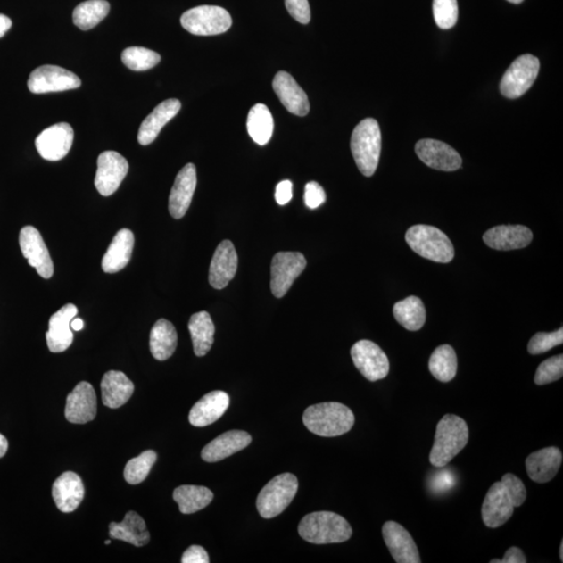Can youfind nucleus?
Segmentation results:
<instances>
[{
  "mask_svg": "<svg viewBox=\"0 0 563 563\" xmlns=\"http://www.w3.org/2000/svg\"><path fill=\"white\" fill-rule=\"evenodd\" d=\"M302 422L314 435L336 437L351 431L355 424V416L348 406L337 402H327L308 407Z\"/></svg>",
  "mask_w": 563,
  "mask_h": 563,
  "instance_id": "obj_1",
  "label": "nucleus"
},
{
  "mask_svg": "<svg viewBox=\"0 0 563 563\" xmlns=\"http://www.w3.org/2000/svg\"><path fill=\"white\" fill-rule=\"evenodd\" d=\"M468 426L463 418L447 414L436 426L435 443L430 453L433 467L444 468L466 448L468 443Z\"/></svg>",
  "mask_w": 563,
  "mask_h": 563,
  "instance_id": "obj_2",
  "label": "nucleus"
},
{
  "mask_svg": "<svg viewBox=\"0 0 563 563\" xmlns=\"http://www.w3.org/2000/svg\"><path fill=\"white\" fill-rule=\"evenodd\" d=\"M299 534L315 544L340 543L349 541L352 534L351 525L342 516L331 511L310 513L302 519Z\"/></svg>",
  "mask_w": 563,
  "mask_h": 563,
  "instance_id": "obj_3",
  "label": "nucleus"
},
{
  "mask_svg": "<svg viewBox=\"0 0 563 563\" xmlns=\"http://www.w3.org/2000/svg\"><path fill=\"white\" fill-rule=\"evenodd\" d=\"M382 137L378 121L374 119L362 120L352 134L351 150L359 170L365 177H371L378 169Z\"/></svg>",
  "mask_w": 563,
  "mask_h": 563,
  "instance_id": "obj_4",
  "label": "nucleus"
},
{
  "mask_svg": "<svg viewBox=\"0 0 563 563\" xmlns=\"http://www.w3.org/2000/svg\"><path fill=\"white\" fill-rule=\"evenodd\" d=\"M408 245L420 257L438 263H449L454 259L453 244L443 232L432 226H413L406 233Z\"/></svg>",
  "mask_w": 563,
  "mask_h": 563,
  "instance_id": "obj_5",
  "label": "nucleus"
},
{
  "mask_svg": "<svg viewBox=\"0 0 563 563\" xmlns=\"http://www.w3.org/2000/svg\"><path fill=\"white\" fill-rule=\"evenodd\" d=\"M299 490V481L294 475H277L266 484L257 498V509L264 518L276 517L287 509Z\"/></svg>",
  "mask_w": 563,
  "mask_h": 563,
  "instance_id": "obj_6",
  "label": "nucleus"
},
{
  "mask_svg": "<svg viewBox=\"0 0 563 563\" xmlns=\"http://www.w3.org/2000/svg\"><path fill=\"white\" fill-rule=\"evenodd\" d=\"M232 17L224 8L216 5H201L181 17L182 27L196 36H213L228 32L232 27Z\"/></svg>",
  "mask_w": 563,
  "mask_h": 563,
  "instance_id": "obj_7",
  "label": "nucleus"
},
{
  "mask_svg": "<svg viewBox=\"0 0 563 563\" xmlns=\"http://www.w3.org/2000/svg\"><path fill=\"white\" fill-rule=\"evenodd\" d=\"M538 71L540 60L529 54L521 55L513 62L501 80V93L510 100L521 97L534 84Z\"/></svg>",
  "mask_w": 563,
  "mask_h": 563,
  "instance_id": "obj_8",
  "label": "nucleus"
},
{
  "mask_svg": "<svg viewBox=\"0 0 563 563\" xmlns=\"http://www.w3.org/2000/svg\"><path fill=\"white\" fill-rule=\"evenodd\" d=\"M307 266L306 258L299 252H280L271 261V293L283 298Z\"/></svg>",
  "mask_w": 563,
  "mask_h": 563,
  "instance_id": "obj_9",
  "label": "nucleus"
},
{
  "mask_svg": "<svg viewBox=\"0 0 563 563\" xmlns=\"http://www.w3.org/2000/svg\"><path fill=\"white\" fill-rule=\"evenodd\" d=\"M351 356L365 379L376 382L386 378L389 360L378 344L369 340H360L352 346Z\"/></svg>",
  "mask_w": 563,
  "mask_h": 563,
  "instance_id": "obj_10",
  "label": "nucleus"
},
{
  "mask_svg": "<svg viewBox=\"0 0 563 563\" xmlns=\"http://www.w3.org/2000/svg\"><path fill=\"white\" fill-rule=\"evenodd\" d=\"M80 85L82 82L77 74L54 65L37 68L30 74L28 82L29 91L35 95L77 89Z\"/></svg>",
  "mask_w": 563,
  "mask_h": 563,
  "instance_id": "obj_11",
  "label": "nucleus"
},
{
  "mask_svg": "<svg viewBox=\"0 0 563 563\" xmlns=\"http://www.w3.org/2000/svg\"><path fill=\"white\" fill-rule=\"evenodd\" d=\"M128 163L120 153L108 151L100 154L97 160L95 187L103 196H110L120 188L128 175Z\"/></svg>",
  "mask_w": 563,
  "mask_h": 563,
  "instance_id": "obj_12",
  "label": "nucleus"
},
{
  "mask_svg": "<svg viewBox=\"0 0 563 563\" xmlns=\"http://www.w3.org/2000/svg\"><path fill=\"white\" fill-rule=\"evenodd\" d=\"M20 244L29 264L33 266L43 278H51L54 275V263L40 232L32 226L22 228Z\"/></svg>",
  "mask_w": 563,
  "mask_h": 563,
  "instance_id": "obj_13",
  "label": "nucleus"
},
{
  "mask_svg": "<svg viewBox=\"0 0 563 563\" xmlns=\"http://www.w3.org/2000/svg\"><path fill=\"white\" fill-rule=\"evenodd\" d=\"M509 491L502 481L496 482L486 493L482 505V519L488 528H498L509 522L515 512Z\"/></svg>",
  "mask_w": 563,
  "mask_h": 563,
  "instance_id": "obj_14",
  "label": "nucleus"
},
{
  "mask_svg": "<svg viewBox=\"0 0 563 563\" xmlns=\"http://www.w3.org/2000/svg\"><path fill=\"white\" fill-rule=\"evenodd\" d=\"M73 128L66 122L49 127L36 138L37 151L43 159L60 161L67 156L73 144Z\"/></svg>",
  "mask_w": 563,
  "mask_h": 563,
  "instance_id": "obj_15",
  "label": "nucleus"
},
{
  "mask_svg": "<svg viewBox=\"0 0 563 563\" xmlns=\"http://www.w3.org/2000/svg\"><path fill=\"white\" fill-rule=\"evenodd\" d=\"M97 413V399L95 388L88 382H80L68 394L65 417L72 424H87L95 419Z\"/></svg>",
  "mask_w": 563,
  "mask_h": 563,
  "instance_id": "obj_16",
  "label": "nucleus"
},
{
  "mask_svg": "<svg viewBox=\"0 0 563 563\" xmlns=\"http://www.w3.org/2000/svg\"><path fill=\"white\" fill-rule=\"evenodd\" d=\"M416 153L426 165L437 170L455 171L460 170L462 164L460 154L442 141L420 140L416 145Z\"/></svg>",
  "mask_w": 563,
  "mask_h": 563,
  "instance_id": "obj_17",
  "label": "nucleus"
},
{
  "mask_svg": "<svg viewBox=\"0 0 563 563\" xmlns=\"http://www.w3.org/2000/svg\"><path fill=\"white\" fill-rule=\"evenodd\" d=\"M382 534L395 562H422L416 542L403 526L393 521L386 522L383 525Z\"/></svg>",
  "mask_w": 563,
  "mask_h": 563,
  "instance_id": "obj_18",
  "label": "nucleus"
},
{
  "mask_svg": "<svg viewBox=\"0 0 563 563\" xmlns=\"http://www.w3.org/2000/svg\"><path fill=\"white\" fill-rule=\"evenodd\" d=\"M238 268V256L230 240H224L216 249L209 269V282L215 289H224Z\"/></svg>",
  "mask_w": 563,
  "mask_h": 563,
  "instance_id": "obj_19",
  "label": "nucleus"
},
{
  "mask_svg": "<svg viewBox=\"0 0 563 563\" xmlns=\"http://www.w3.org/2000/svg\"><path fill=\"white\" fill-rule=\"evenodd\" d=\"M196 169L189 163L178 173L170 195V213L173 219H181L187 213L196 188Z\"/></svg>",
  "mask_w": 563,
  "mask_h": 563,
  "instance_id": "obj_20",
  "label": "nucleus"
},
{
  "mask_svg": "<svg viewBox=\"0 0 563 563\" xmlns=\"http://www.w3.org/2000/svg\"><path fill=\"white\" fill-rule=\"evenodd\" d=\"M272 88H274L278 100L290 113L306 116L310 111V103H309L305 91L301 88L288 72L278 71L274 82H272Z\"/></svg>",
  "mask_w": 563,
  "mask_h": 563,
  "instance_id": "obj_21",
  "label": "nucleus"
},
{
  "mask_svg": "<svg viewBox=\"0 0 563 563\" xmlns=\"http://www.w3.org/2000/svg\"><path fill=\"white\" fill-rule=\"evenodd\" d=\"M78 308L73 304H67L58 312L52 315L49 319V327L46 333V342L49 351L62 352L72 344L73 333L71 331V320L77 317Z\"/></svg>",
  "mask_w": 563,
  "mask_h": 563,
  "instance_id": "obj_22",
  "label": "nucleus"
},
{
  "mask_svg": "<svg viewBox=\"0 0 563 563\" xmlns=\"http://www.w3.org/2000/svg\"><path fill=\"white\" fill-rule=\"evenodd\" d=\"M562 463V451L556 447L544 448L530 454L526 460L529 478L536 484H548L555 478Z\"/></svg>",
  "mask_w": 563,
  "mask_h": 563,
  "instance_id": "obj_23",
  "label": "nucleus"
},
{
  "mask_svg": "<svg viewBox=\"0 0 563 563\" xmlns=\"http://www.w3.org/2000/svg\"><path fill=\"white\" fill-rule=\"evenodd\" d=\"M534 239V234L524 226H499L484 235V243L497 251L524 249Z\"/></svg>",
  "mask_w": 563,
  "mask_h": 563,
  "instance_id": "obj_24",
  "label": "nucleus"
},
{
  "mask_svg": "<svg viewBox=\"0 0 563 563\" xmlns=\"http://www.w3.org/2000/svg\"><path fill=\"white\" fill-rule=\"evenodd\" d=\"M85 497V487L79 476L73 472L62 474L53 485V498L62 512L78 509Z\"/></svg>",
  "mask_w": 563,
  "mask_h": 563,
  "instance_id": "obj_25",
  "label": "nucleus"
},
{
  "mask_svg": "<svg viewBox=\"0 0 563 563\" xmlns=\"http://www.w3.org/2000/svg\"><path fill=\"white\" fill-rule=\"evenodd\" d=\"M230 405V397L225 392L215 391L203 395L189 413V422L195 426H207L219 420Z\"/></svg>",
  "mask_w": 563,
  "mask_h": 563,
  "instance_id": "obj_26",
  "label": "nucleus"
},
{
  "mask_svg": "<svg viewBox=\"0 0 563 563\" xmlns=\"http://www.w3.org/2000/svg\"><path fill=\"white\" fill-rule=\"evenodd\" d=\"M251 442L252 437L245 431H228L209 443L202 451V458L207 462L224 460L227 457L249 447Z\"/></svg>",
  "mask_w": 563,
  "mask_h": 563,
  "instance_id": "obj_27",
  "label": "nucleus"
},
{
  "mask_svg": "<svg viewBox=\"0 0 563 563\" xmlns=\"http://www.w3.org/2000/svg\"><path fill=\"white\" fill-rule=\"evenodd\" d=\"M181 107V102L176 100V98H171V100L161 103L159 106L154 108L153 112L146 117L140 126L138 133L139 144L144 146L153 144L158 137L161 129L179 112Z\"/></svg>",
  "mask_w": 563,
  "mask_h": 563,
  "instance_id": "obj_28",
  "label": "nucleus"
},
{
  "mask_svg": "<svg viewBox=\"0 0 563 563\" xmlns=\"http://www.w3.org/2000/svg\"><path fill=\"white\" fill-rule=\"evenodd\" d=\"M135 244L134 234L128 228L117 232L104 253L102 268L107 274H115L125 269L131 260Z\"/></svg>",
  "mask_w": 563,
  "mask_h": 563,
  "instance_id": "obj_29",
  "label": "nucleus"
},
{
  "mask_svg": "<svg viewBox=\"0 0 563 563\" xmlns=\"http://www.w3.org/2000/svg\"><path fill=\"white\" fill-rule=\"evenodd\" d=\"M101 387L103 405L112 410L125 405L131 399L135 389L133 382L117 370L104 374Z\"/></svg>",
  "mask_w": 563,
  "mask_h": 563,
  "instance_id": "obj_30",
  "label": "nucleus"
},
{
  "mask_svg": "<svg viewBox=\"0 0 563 563\" xmlns=\"http://www.w3.org/2000/svg\"><path fill=\"white\" fill-rule=\"evenodd\" d=\"M109 529L111 538L134 544L135 547H144L151 540L145 519L135 511H128L121 523H111Z\"/></svg>",
  "mask_w": 563,
  "mask_h": 563,
  "instance_id": "obj_31",
  "label": "nucleus"
},
{
  "mask_svg": "<svg viewBox=\"0 0 563 563\" xmlns=\"http://www.w3.org/2000/svg\"><path fill=\"white\" fill-rule=\"evenodd\" d=\"M178 334L175 326L164 319H159L151 331L150 348L154 359L165 361L175 352Z\"/></svg>",
  "mask_w": 563,
  "mask_h": 563,
  "instance_id": "obj_32",
  "label": "nucleus"
},
{
  "mask_svg": "<svg viewBox=\"0 0 563 563\" xmlns=\"http://www.w3.org/2000/svg\"><path fill=\"white\" fill-rule=\"evenodd\" d=\"M188 329L195 354L197 357L207 355L212 348L215 334V326L210 314L206 311L194 314L189 320Z\"/></svg>",
  "mask_w": 563,
  "mask_h": 563,
  "instance_id": "obj_33",
  "label": "nucleus"
},
{
  "mask_svg": "<svg viewBox=\"0 0 563 563\" xmlns=\"http://www.w3.org/2000/svg\"><path fill=\"white\" fill-rule=\"evenodd\" d=\"M213 493L205 486L183 485L173 492V500L183 515H193L212 502Z\"/></svg>",
  "mask_w": 563,
  "mask_h": 563,
  "instance_id": "obj_34",
  "label": "nucleus"
},
{
  "mask_svg": "<svg viewBox=\"0 0 563 563\" xmlns=\"http://www.w3.org/2000/svg\"><path fill=\"white\" fill-rule=\"evenodd\" d=\"M246 127L247 133L257 145H268L275 128L269 109L263 103L255 104L247 116Z\"/></svg>",
  "mask_w": 563,
  "mask_h": 563,
  "instance_id": "obj_35",
  "label": "nucleus"
},
{
  "mask_svg": "<svg viewBox=\"0 0 563 563\" xmlns=\"http://www.w3.org/2000/svg\"><path fill=\"white\" fill-rule=\"evenodd\" d=\"M393 315L398 323L408 331H418L426 323V308L418 296H410L397 302L393 307Z\"/></svg>",
  "mask_w": 563,
  "mask_h": 563,
  "instance_id": "obj_36",
  "label": "nucleus"
},
{
  "mask_svg": "<svg viewBox=\"0 0 563 563\" xmlns=\"http://www.w3.org/2000/svg\"><path fill=\"white\" fill-rule=\"evenodd\" d=\"M457 356L449 344L438 346L433 352L429 360L430 373L438 381L447 383L455 378L457 374Z\"/></svg>",
  "mask_w": 563,
  "mask_h": 563,
  "instance_id": "obj_37",
  "label": "nucleus"
},
{
  "mask_svg": "<svg viewBox=\"0 0 563 563\" xmlns=\"http://www.w3.org/2000/svg\"><path fill=\"white\" fill-rule=\"evenodd\" d=\"M110 4L106 0H88L79 4L73 11V22L83 30L97 26L109 14Z\"/></svg>",
  "mask_w": 563,
  "mask_h": 563,
  "instance_id": "obj_38",
  "label": "nucleus"
},
{
  "mask_svg": "<svg viewBox=\"0 0 563 563\" xmlns=\"http://www.w3.org/2000/svg\"><path fill=\"white\" fill-rule=\"evenodd\" d=\"M121 60L129 70L145 71L159 64L160 54L145 47L133 46L125 49L121 54Z\"/></svg>",
  "mask_w": 563,
  "mask_h": 563,
  "instance_id": "obj_39",
  "label": "nucleus"
},
{
  "mask_svg": "<svg viewBox=\"0 0 563 563\" xmlns=\"http://www.w3.org/2000/svg\"><path fill=\"white\" fill-rule=\"evenodd\" d=\"M157 461V453L148 450L127 463L125 479L128 484L136 485L144 482L150 474L153 464Z\"/></svg>",
  "mask_w": 563,
  "mask_h": 563,
  "instance_id": "obj_40",
  "label": "nucleus"
},
{
  "mask_svg": "<svg viewBox=\"0 0 563 563\" xmlns=\"http://www.w3.org/2000/svg\"><path fill=\"white\" fill-rule=\"evenodd\" d=\"M433 16L439 28H453L458 21L457 0H433Z\"/></svg>",
  "mask_w": 563,
  "mask_h": 563,
  "instance_id": "obj_41",
  "label": "nucleus"
},
{
  "mask_svg": "<svg viewBox=\"0 0 563 563\" xmlns=\"http://www.w3.org/2000/svg\"><path fill=\"white\" fill-rule=\"evenodd\" d=\"M563 376V356L557 355L547 359L538 367L534 382L536 385H546L559 381Z\"/></svg>",
  "mask_w": 563,
  "mask_h": 563,
  "instance_id": "obj_42",
  "label": "nucleus"
},
{
  "mask_svg": "<svg viewBox=\"0 0 563 563\" xmlns=\"http://www.w3.org/2000/svg\"><path fill=\"white\" fill-rule=\"evenodd\" d=\"M563 343V329L551 333L540 332L536 333L534 337L531 338L528 344V352L531 355H540L543 352H547L552 350L557 345H560Z\"/></svg>",
  "mask_w": 563,
  "mask_h": 563,
  "instance_id": "obj_43",
  "label": "nucleus"
},
{
  "mask_svg": "<svg viewBox=\"0 0 563 563\" xmlns=\"http://www.w3.org/2000/svg\"><path fill=\"white\" fill-rule=\"evenodd\" d=\"M501 481L503 482V484L506 486L507 491H509L513 506H522L526 501V498H527V491H526L523 481L517 478V476L513 474L504 475L502 480Z\"/></svg>",
  "mask_w": 563,
  "mask_h": 563,
  "instance_id": "obj_44",
  "label": "nucleus"
},
{
  "mask_svg": "<svg viewBox=\"0 0 563 563\" xmlns=\"http://www.w3.org/2000/svg\"><path fill=\"white\" fill-rule=\"evenodd\" d=\"M288 13L296 21L302 24H308L311 21V10L308 0H286Z\"/></svg>",
  "mask_w": 563,
  "mask_h": 563,
  "instance_id": "obj_45",
  "label": "nucleus"
},
{
  "mask_svg": "<svg viewBox=\"0 0 563 563\" xmlns=\"http://www.w3.org/2000/svg\"><path fill=\"white\" fill-rule=\"evenodd\" d=\"M304 200L308 208H319L326 202L324 188L317 182L308 183L305 187Z\"/></svg>",
  "mask_w": 563,
  "mask_h": 563,
  "instance_id": "obj_46",
  "label": "nucleus"
},
{
  "mask_svg": "<svg viewBox=\"0 0 563 563\" xmlns=\"http://www.w3.org/2000/svg\"><path fill=\"white\" fill-rule=\"evenodd\" d=\"M182 563H209L207 551L201 546H191L185 551L182 556Z\"/></svg>",
  "mask_w": 563,
  "mask_h": 563,
  "instance_id": "obj_47",
  "label": "nucleus"
},
{
  "mask_svg": "<svg viewBox=\"0 0 563 563\" xmlns=\"http://www.w3.org/2000/svg\"><path fill=\"white\" fill-rule=\"evenodd\" d=\"M293 199V183L288 181H282L278 183L276 188V201L278 205H286Z\"/></svg>",
  "mask_w": 563,
  "mask_h": 563,
  "instance_id": "obj_48",
  "label": "nucleus"
},
{
  "mask_svg": "<svg viewBox=\"0 0 563 563\" xmlns=\"http://www.w3.org/2000/svg\"><path fill=\"white\" fill-rule=\"evenodd\" d=\"M527 559L523 551L517 547H511L506 551L502 563H526Z\"/></svg>",
  "mask_w": 563,
  "mask_h": 563,
  "instance_id": "obj_49",
  "label": "nucleus"
},
{
  "mask_svg": "<svg viewBox=\"0 0 563 563\" xmlns=\"http://www.w3.org/2000/svg\"><path fill=\"white\" fill-rule=\"evenodd\" d=\"M12 28V21L8 16L0 14V38Z\"/></svg>",
  "mask_w": 563,
  "mask_h": 563,
  "instance_id": "obj_50",
  "label": "nucleus"
},
{
  "mask_svg": "<svg viewBox=\"0 0 563 563\" xmlns=\"http://www.w3.org/2000/svg\"><path fill=\"white\" fill-rule=\"evenodd\" d=\"M8 448H9L8 439L5 438L3 435H0V458L7 454Z\"/></svg>",
  "mask_w": 563,
  "mask_h": 563,
  "instance_id": "obj_51",
  "label": "nucleus"
},
{
  "mask_svg": "<svg viewBox=\"0 0 563 563\" xmlns=\"http://www.w3.org/2000/svg\"><path fill=\"white\" fill-rule=\"evenodd\" d=\"M71 329L73 331H80L84 329V321L80 319L74 318L70 323Z\"/></svg>",
  "mask_w": 563,
  "mask_h": 563,
  "instance_id": "obj_52",
  "label": "nucleus"
},
{
  "mask_svg": "<svg viewBox=\"0 0 563 563\" xmlns=\"http://www.w3.org/2000/svg\"><path fill=\"white\" fill-rule=\"evenodd\" d=\"M559 556L561 562L563 561V542L560 544Z\"/></svg>",
  "mask_w": 563,
  "mask_h": 563,
  "instance_id": "obj_53",
  "label": "nucleus"
},
{
  "mask_svg": "<svg viewBox=\"0 0 563 563\" xmlns=\"http://www.w3.org/2000/svg\"><path fill=\"white\" fill-rule=\"evenodd\" d=\"M507 2H509V3H511V4H518L523 3V2H524V0H507Z\"/></svg>",
  "mask_w": 563,
  "mask_h": 563,
  "instance_id": "obj_54",
  "label": "nucleus"
},
{
  "mask_svg": "<svg viewBox=\"0 0 563 563\" xmlns=\"http://www.w3.org/2000/svg\"><path fill=\"white\" fill-rule=\"evenodd\" d=\"M491 563H502V559H492Z\"/></svg>",
  "mask_w": 563,
  "mask_h": 563,
  "instance_id": "obj_55",
  "label": "nucleus"
},
{
  "mask_svg": "<svg viewBox=\"0 0 563 563\" xmlns=\"http://www.w3.org/2000/svg\"><path fill=\"white\" fill-rule=\"evenodd\" d=\"M104 543H106V544H107V546H109V544L111 543V541H109V540H108V541H107L106 542H104Z\"/></svg>",
  "mask_w": 563,
  "mask_h": 563,
  "instance_id": "obj_56",
  "label": "nucleus"
}]
</instances>
